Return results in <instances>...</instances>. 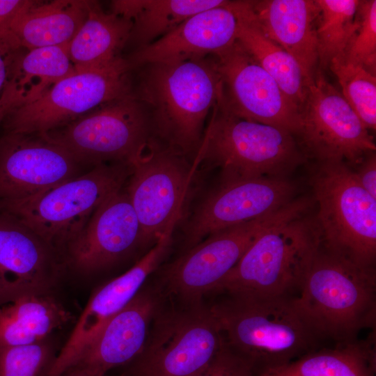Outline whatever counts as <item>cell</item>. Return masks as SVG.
<instances>
[{"mask_svg":"<svg viewBox=\"0 0 376 376\" xmlns=\"http://www.w3.org/2000/svg\"><path fill=\"white\" fill-rule=\"evenodd\" d=\"M26 0H0V33L24 7Z\"/></svg>","mask_w":376,"mask_h":376,"instance_id":"obj_36","label":"cell"},{"mask_svg":"<svg viewBox=\"0 0 376 376\" xmlns=\"http://www.w3.org/2000/svg\"><path fill=\"white\" fill-rule=\"evenodd\" d=\"M146 66L134 95L145 104L150 127L166 147L183 156L197 155L221 88L212 56Z\"/></svg>","mask_w":376,"mask_h":376,"instance_id":"obj_1","label":"cell"},{"mask_svg":"<svg viewBox=\"0 0 376 376\" xmlns=\"http://www.w3.org/2000/svg\"><path fill=\"white\" fill-rule=\"evenodd\" d=\"M73 318L71 312L48 293L15 297L0 304V346L42 341Z\"/></svg>","mask_w":376,"mask_h":376,"instance_id":"obj_25","label":"cell"},{"mask_svg":"<svg viewBox=\"0 0 376 376\" xmlns=\"http://www.w3.org/2000/svg\"><path fill=\"white\" fill-rule=\"evenodd\" d=\"M132 22L106 13L95 1H88L86 20L68 43L70 58L77 72L102 68L118 58L129 41Z\"/></svg>","mask_w":376,"mask_h":376,"instance_id":"obj_26","label":"cell"},{"mask_svg":"<svg viewBox=\"0 0 376 376\" xmlns=\"http://www.w3.org/2000/svg\"><path fill=\"white\" fill-rule=\"evenodd\" d=\"M193 172L185 156L152 143L133 164L125 190L140 226V244H155L176 224Z\"/></svg>","mask_w":376,"mask_h":376,"instance_id":"obj_13","label":"cell"},{"mask_svg":"<svg viewBox=\"0 0 376 376\" xmlns=\"http://www.w3.org/2000/svg\"><path fill=\"white\" fill-rule=\"evenodd\" d=\"M212 109L196 159L219 167L223 182L286 177L305 162L306 153L289 131L236 116L219 94Z\"/></svg>","mask_w":376,"mask_h":376,"instance_id":"obj_5","label":"cell"},{"mask_svg":"<svg viewBox=\"0 0 376 376\" xmlns=\"http://www.w3.org/2000/svg\"><path fill=\"white\" fill-rule=\"evenodd\" d=\"M140 226L126 190L109 196L68 246L64 260L77 271L103 269L140 244Z\"/></svg>","mask_w":376,"mask_h":376,"instance_id":"obj_18","label":"cell"},{"mask_svg":"<svg viewBox=\"0 0 376 376\" xmlns=\"http://www.w3.org/2000/svg\"><path fill=\"white\" fill-rule=\"evenodd\" d=\"M0 293H1V285H0Z\"/></svg>","mask_w":376,"mask_h":376,"instance_id":"obj_40","label":"cell"},{"mask_svg":"<svg viewBox=\"0 0 376 376\" xmlns=\"http://www.w3.org/2000/svg\"><path fill=\"white\" fill-rule=\"evenodd\" d=\"M69 43V42H68ZM68 43L29 50L17 61L6 84L16 107L33 100L52 85L76 72Z\"/></svg>","mask_w":376,"mask_h":376,"instance_id":"obj_29","label":"cell"},{"mask_svg":"<svg viewBox=\"0 0 376 376\" xmlns=\"http://www.w3.org/2000/svg\"><path fill=\"white\" fill-rule=\"evenodd\" d=\"M310 203L295 199L269 214L213 233L162 271L155 285L164 299L191 304L203 301L268 228L303 215Z\"/></svg>","mask_w":376,"mask_h":376,"instance_id":"obj_8","label":"cell"},{"mask_svg":"<svg viewBox=\"0 0 376 376\" xmlns=\"http://www.w3.org/2000/svg\"><path fill=\"white\" fill-rule=\"evenodd\" d=\"M61 376H88V375L81 370L72 367L70 368L67 372H65Z\"/></svg>","mask_w":376,"mask_h":376,"instance_id":"obj_38","label":"cell"},{"mask_svg":"<svg viewBox=\"0 0 376 376\" xmlns=\"http://www.w3.org/2000/svg\"><path fill=\"white\" fill-rule=\"evenodd\" d=\"M229 2L194 15L163 37L136 49L126 58L130 69L204 58L230 47L237 40V20Z\"/></svg>","mask_w":376,"mask_h":376,"instance_id":"obj_21","label":"cell"},{"mask_svg":"<svg viewBox=\"0 0 376 376\" xmlns=\"http://www.w3.org/2000/svg\"><path fill=\"white\" fill-rule=\"evenodd\" d=\"M104 376H107V375H104Z\"/></svg>","mask_w":376,"mask_h":376,"instance_id":"obj_41","label":"cell"},{"mask_svg":"<svg viewBox=\"0 0 376 376\" xmlns=\"http://www.w3.org/2000/svg\"><path fill=\"white\" fill-rule=\"evenodd\" d=\"M228 6L237 20V41L275 79L300 111L311 78L290 54L263 33L252 14L249 1H230Z\"/></svg>","mask_w":376,"mask_h":376,"instance_id":"obj_24","label":"cell"},{"mask_svg":"<svg viewBox=\"0 0 376 376\" xmlns=\"http://www.w3.org/2000/svg\"><path fill=\"white\" fill-rule=\"evenodd\" d=\"M211 56L220 78L219 97L232 113L299 134V109L237 40Z\"/></svg>","mask_w":376,"mask_h":376,"instance_id":"obj_14","label":"cell"},{"mask_svg":"<svg viewBox=\"0 0 376 376\" xmlns=\"http://www.w3.org/2000/svg\"><path fill=\"white\" fill-rule=\"evenodd\" d=\"M224 0H118L112 13L132 22L129 38L143 47L166 35L191 16L226 5Z\"/></svg>","mask_w":376,"mask_h":376,"instance_id":"obj_27","label":"cell"},{"mask_svg":"<svg viewBox=\"0 0 376 376\" xmlns=\"http://www.w3.org/2000/svg\"><path fill=\"white\" fill-rule=\"evenodd\" d=\"M198 376H256L253 366L226 343L208 367Z\"/></svg>","mask_w":376,"mask_h":376,"instance_id":"obj_34","label":"cell"},{"mask_svg":"<svg viewBox=\"0 0 376 376\" xmlns=\"http://www.w3.org/2000/svg\"><path fill=\"white\" fill-rule=\"evenodd\" d=\"M294 301L318 340L356 341L362 329L375 327V268L361 267L320 244Z\"/></svg>","mask_w":376,"mask_h":376,"instance_id":"obj_2","label":"cell"},{"mask_svg":"<svg viewBox=\"0 0 376 376\" xmlns=\"http://www.w3.org/2000/svg\"><path fill=\"white\" fill-rule=\"evenodd\" d=\"M319 8L317 23L318 66L329 67L343 56L355 27L359 0H315Z\"/></svg>","mask_w":376,"mask_h":376,"instance_id":"obj_30","label":"cell"},{"mask_svg":"<svg viewBox=\"0 0 376 376\" xmlns=\"http://www.w3.org/2000/svg\"><path fill=\"white\" fill-rule=\"evenodd\" d=\"M133 166L107 163L25 200L0 203V211L28 227L61 258L97 207L122 189Z\"/></svg>","mask_w":376,"mask_h":376,"instance_id":"obj_6","label":"cell"},{"mask_svg":"<svg viewBox=\"0 0 376 376\" xmlns=\"http://www.w3.org/2000/svg\"><path fill=\"white\" fill-rule=\"evenodd\" d=\"M296 187L286 177H263L223 182L193 215L187 230L189 248L209 235L284 207Z\"/></svg>","mask_w":376,"mask_h":376,"instance_id":"obj_16","label":"cell"},{"mask_svg":"<svg viewBox=\"0 0 376 376\" xmlns=\"http://www.w3.org/2000/svg\"><path fill=\"white\" fill-rule=\"evenodd\" d=\"M67 150L42 134L0 136V203L38 195L86 171Z\"/></svg>","mask_w":376,"mask_h":376,"instance_id":"obj_15","label":"cell"},{"mask_svg":"<svg viewBox=\"0 0 376 376\" xmlns=\"http://www.w3.org/2000/svg\"><path fill=\"white\" fill-rule=\"evenodd\" d=\"M56 356L49 338L29 345L0 346V376H45Z\"/></svg>","mask_w":376,"mask_h":376,"instance_id":"obj_32","label":"cell"},{"mask_svg":"<svg viewBox=\"0 0 376 376\" xmlns=\"http://www.w3.org/2000/svg\"><path fill=\"white\" fill-rule=\"evenodd\" d=\"M360 65L375 75L376 72V1H360L355 27L341 58Z\"/></svg>","mask_w":376,"mask_h":376,"instance_id":"obj_33","label":"cell"},{"mask_svg":"<svg viewBox=\"0 0 376 376\" xmlns=\"http://www.w3.org/2000/svg\"><path fill=\"white\" fill-rule=\"evenodd\" d=\"M300 118L297 136L301 148L319 162H342L356 166L375 152L369 130L320 70L307 85Z\"/></svg>","mask_w":376,"mask_h":376,"instance_id":"obj_12","label":"cell"},{"mask_svg":"<svg viewBox=\"0 0 376 376\" xmlns=\"http://www.w3.org/2000/svg\"><path fill=\"white\" fill-rule=\"evenodd\" d=\"M355 176L361 186L376 198V155L372 152L358 164Z\"/></svg>","mask_w":376,"mask_h":376,"instance_id":"obj_35","label":"cell"},{"mask_svg":"<svg viewBox=\"0 0 376 376\" xmlns=\"http://www.w3.org/2000/svg\"><path fill=\"white\" fill-rule=\"evenodd\" d=\"M249 3L263 33L290 54L311 78L319 69L316 1L259 0Z\"/></svg>","mask_w":376,"mask_h":376,"instance_id":"obj_23","label":"cell"},{"mask_svg":"<svg viewBox=\"0 0 376 376\" xmlns=\"http://www.w3.org/2000/svg\"><path fill=\"white\" fill-rule=\"evenodd\" d=\"M295 297H227L211 305L227 346L256 376L315 350L318 338L295 306Z\"/></svg>","mask_w":376,"mask_h":376,"instance_id":"obj_3","label":"cell"},{"mask_svg":"<svg viewBox=\"0 0 376 376\" xmlns=\"http://www.w3.org/2000/svg\"><path fill=\"white\" fill-rule=\"evenodd\" d=\"M225 340L211 305L203 301L159 309L129 376H198Z\"/></svg>","mask_w":376,"mask_h":376,"instance_id":"obj_9","label":"cell"},{"mask_svg":"<svg viewBox=\"0 0 376 376\" xmlns=\"http://www.w3.org/2000/svg\"><path fill=\"white\" fill-rule=\"evenodd\" d=\"M319 163L311 184L320 246L361 267L375 268L376 198L345 162Z\"/></svg>","mask_w":376,"mask_h":376,"instance_id":"obj_7","label":"cell"},{"mask_svg":"<svg viewBox=\"0 0 376 376\" xmlns=\"http://www.w3.org/2000/svg\"><path fill=\"white\" fill-rule=\"evenodd\" d=\"M89 1H27L0 33V54L68 43L86 19Z\"/></svg>","mask_w":376,"mask_h":376,"instance_id":"obj_22","label":"cell"},{"mask_svg":"<svg viewBox=\"0 0 376 376\" xmlns=\"http://www.w3.org/2000/svg\"><path fill=\"white\" fill-rule=\"evenodd\" d=\"M8 64L3 56L0 54V91H2L8 78Z\"/></svg>","mask_w":376,"mask_h":376,"instance_id":"obj_37","label":"cell"},{"mask_svg":"<svg viewBox=\"0 0 376 376\" xmlns=\"http://www.w3.org/2000/svg\"><path fill=\"white\" fill-rule=\"evenodd\" d=\"M320 244L315 221L301 216L271 227L211 293L242 298L297 297Z\"/></svg>","mask_w":376,"mask_h":376,"instance_id":"obj_4","label":"cell"},{"mask_svg":"<svg viewBox=\"0 0 376 376\" xmlns=\"http://www.w3.org/2000/svg\"><path fill=\"white\" fill-rule=\"evenodd\" d=\"M341 87L342 95L368 130L376 128V77L363 67L333 59L329 65Z\"/></svg>","mask_w":376,"mask_h":376,"instance_id":"obj_31","label":"cell"},{"mask_svg":"<svg viewBox=\"0 0 376 376\" xmlns=\"http://www.w3.org/2000/svg\"><path fill=\"white\" fill-rule=\"evenodd\" d=\"M130 70L126 58L120 57L102 68L76 72L10 110L1 125L3 133L46 134L130 95Z\"/></svg>","mask_w":376,"mask_h":376,"instance_id":"obj_11","label":"cell"},{"mask_svg":"<svg viewBox=\"0 0 376 376\" xmlns=\"http://www.w3.org/2000/svg\"><path fill=\"white\" fill-rule=\"evenodd\" d=\"M169 251L168 243L158 240L130 269L93 293L68 340L57 354L49 376H61L77 363L104 324L142 289Z\"/></svg>","mask_w":376,"mask_h":376,"instance_id":"obj_17","label":"cell"},{"mask_svg":"<svg viewBox=\"0 0 376 376\" xmlns=\"http://www.w3.org/2000/svg\"><path fill=\"white\" fill-rule=\"evenodd\" d=\"M2 103L0 102V126L5 118V116L7 114V110L5 108V107L1 104Z\"/></svg>","mask_w":376,"mask_h":376,"instance_id":"obj_39","label":"cell"},{"mask_svg":"<svg viewBox=\"0 0 376 376\" xmlns=\"http://www.w3.org/2000/svg\"><path fill=\"white\" fill-rule=\"evenodd\" d=\"M364 340L314 350L257 376H375V334Z\"/></svg>","mask_w":376,"mask_h":376,"instance_id":"obj_28","label":"cell"},{"mask_svg":"<svg viewBox=\"0 0 376 376\" xmlns=\"http://www.w3.org/2000/svg\"><path fill=\"white\" fill-rule=\"evenodd\" d=\"M164 301L155 285L142 288L104 324L72 367L88 376H104L113 368L130 364L142 352Z\"/></svg>","mask_w":376,"mask_h":376,"instance_id":"obj_20","label":"cell"},{"mask_svg":"<svg viewBox=\"0 0 376 376\" xmlns=\"http://www.w3.org/2000/svg\"><path fill=\"white\" fill-rule=\"evenodd\" d=\"M61 259L28 227L0 211V304L19 295L48 293L60 276Z\"/></svg>","mask_w":376,"mask_h":376,"instance_id":"obj_19","label":"cell"},{"mask_svg":"<svg viewBox=\"0 0 376 376\" xmlns=\"http://www.w3.org/2000/svg\"><path fill=\"white\" fill-rule=\"evenodd\" d=\"M150 127L145 104L132 93L42 135L86 167L107 163L133 165L151 143Z\"/></svg>","mask_w":376,"mask_h":376,"instance_id":"obj_10","label":"cell"}]
</instances>
